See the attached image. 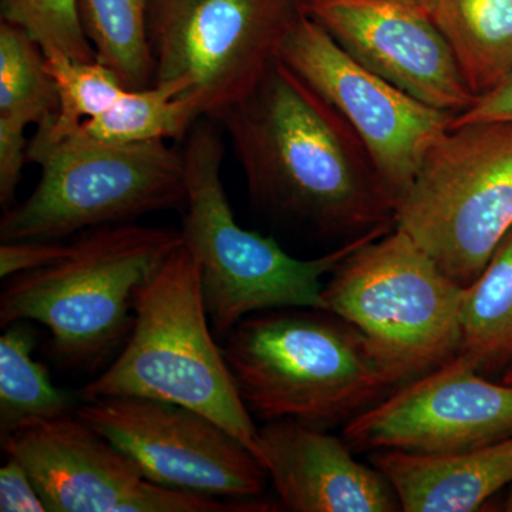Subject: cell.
<instances>
[{
	"label": "cell",
	"mask_w": 512,
	"mask_h": 512,
	"mask_svg": "<svg viewBox=\"0 0 512 512\" xmlns=\"http://www.w3.org/2000/svg\"><path fill=\"white\" fill-rule=\"evenodd\" d=\"M181 94V87L170 83L126 89L106 113L84 121L72 136L116 146L165 138L183 140L202 114L194 100Z\"/></svg>",
	"instance_id": "20"
},
{
	"label": "cell",
	"mask_w": 512,
	"mask_h": 512,
	"mask_svg": "<svg viewBox=\"0 0 512 512\" xmlns=\"http://www.w3.org/2000/svg\"><path fill=\"white\" fill-rule=\"evenodd\" d=\"M0 511L45 512V501L26 468L16 458L0 468Z\"/></svg>",
	"instance_id": "27"
},
{
	"label": "cell",
	"mask_w": 512,
	"mask_h": 512,
	"mask_svg": "<svg viewBox=\"0 0 512 512\" xmlns=\"http://www.w3.org/2000/svg\"><path fill=\"white\" fill-rule=\"evenodd\" d=\"M2 20L25 29L43 52L93 62L96 53L80 18L79 0H0Z\"/></svg>",
	"instance_id": "24"
},
{
	"label": "cell",
	"mask_w": 512,
	"mask_h": 512,
	"mask_svg": "<svg viewBox=\"0 0 512 512\" xmlns=\"http://www.w3.org/2000/svg\"><path fill=\"white\" fill-rule=\"evenodd\" d=\"M372 464L389 478L404 512L478 511L512 484V434L448 456L375 451Z\"/></svg>",
	"instance_id": "16"
},
{
	"label": "cell",
	"mask_w": 512,
	"mask_h": 512,
	"mask_svg": "<svg viewBox=\"0 0 512 512\" xmlns=\"http://www.w3.org/2000/svg\"><path fill=\"white\" fill-rule=\"evenodd\" d=\"M222 353L248 412L266 423L328 429L402 386L359 329L322 309L248 316L225 336Z\"/></svg>",
	"instance_id": "2"
},
{
	"label": "cell",
	"mask_w": 512,
	"mask_h": 512,
	"mask_svg": "<svg viewBox=\"0 0 512 512\" xmlns=\"http://www.w3.org/2000/svg\"><path fill=\"white\" fill-rule=\"evenodd\" d=\"M512 434V384L493 383L457 353L346 423L356 451L448 456Z\"/></svg>",
	"instance_id": "13"
},
{
	"label": "cell",
	"mask_w": 512,
	"mask_h": 512,
	"mask_svg": "<svg viewBox=\"0 0 512 512\" xmlns=\"http://www.w3.org/2000/svg\"><path fill=\"white\" fill-rule=\"evenodd\" d=\"M32 477L52 512L274 511L261 501L218 498L161 487L136 461L79 416L45 421L2 443Z\"/></svg>",
	"instance_id": "12"
},
{
	"label": "cell",
	"mask_w": 512,
	"mask_h": 512,
	"mask_svg": "<svg viewBox=\"0 0 512 512\" xmlns=\"http://www.w3.org/2000/svg\"><path fill=\"white\" fill-rule=\"evenodd\" d=\"M183 244L175 229L131 222L89 229L55 264L9 278L0 323H40L62 365L96 369L126 342L140 289Z\"/></svg>",
	"instance_id": "3"
},
{
	"label": "cell",
	"mask_w": 512,
	"mask_h": 512,
	"mask_svg": "<svg viewBox=\"0 0 512 512\" xmlns=\"http://www.w3.org/2000/svg\"><path fill=\"white\" fill-rule=\"evenodd\" d=\"M77 416L161 487L211 498L264 494L268 474L227 429L190 407L146 397L86 400Z\"/></svg>",
	"instance_id": "11"
},
{
	"label": "cell",
	"mask_w": 512,
	"mask_h": 512,
	"mask_svg": "<svg viewBox=\"0 0 512 512\" xmlns=\"http://www.w3.org/2000/svg\"><path fill=\"white\" fill-rule=\"evenodd\" d=\"M466 288L402 229L343 259L323 288L326 311L359 329L404 384L460 352Z\"/></svg>",
	"instance_id": "6"
},
{
	"label": "cell",
	"mask_w": 512,
	"mask_h": 512,
	"mask_svg": "<svg viewBox=\"0 0 512 512\" xmlns=\"http://www.w3.org/2000/svg\"><path fill=\"white\" fill-rule=\"evenodd\" d=\"M278 57L355 131L396 205L430 148L450 128L453 114L421 103L366 69L306 12L293 23Z\"/></svg>",
	"instance_id": "10"
},
{
	"label": "cell",
	"mask_w": 512,
	"mask_h": 512,
	"mask_svg": "<svg viewBox=\"0 0 512 512\" xmlns=\"http://www.w3.org/2000/svg\"><path fill=\"white\" fill-rule=\"evenodd\" d=\"M460 355L490 372L512 363V229L464 293Z\"/></svg>",
	"instance_id": "19"
},
{
	"label": "cell",
	"mask_w": 512,
	"mask_h": 512,
	"mask_svg": "<svg viewBox=\"0 0 512 512\" xmlns=\"http://www.w3.org/2000/svg\"><path fill=\"white\" fill-rule=\"evenodd\" d=\"M28 160L42 175L25 201L5 211L2 242L57 241L187 201L184 156L164 140L116 146L70 136L29 150Z\"/></svg>",
	"instance_id": "8"
},
{
	"label": "cell",
	"mask_w": 512,
	"mask_h": 512,
	"mask_svg": "<svg viewBox=\"0 0 512 512\" xmlns=\"http://www.w3.org/2000/svg\"><path fill=\"white\" fill-rule=\"evenodd\" d=\"M183 156L187 201L181 234L197 262L208 318L220 336L259 312L326 311L323 278L357 248L392 229H373L320 258H293L274 239L239 227L222 184L224 144L214 128L192 127Z\"/></svg>",
	"instance_id": "5"
},
{
	"label": "cell",
	"mask_w": 512,
	"mask_h": 512,
	"mask_svg": "<svg viewBox=\"0 0 512 512\" xmlns=\"http://www.w3.org/2000/svg\"><path fill=\"white\" fill-rule=\"evenodd\" d=\"M490 121L512 123V73L500 86L478 97L470 109L454 116L450 127L470 123H490Z\"/></svg>",
	"instance_id": "28"
},
{
	"label": "cell",
	"mask_w": 512,
	"mask_h": 512,
	"mask_svg": "<svg viewBox=\"0 0 512 512\" xmlns=\"http://www.w3.org/2000/svg\"><path fill=\"white\" fill-rule=\"evenodd\" d=\"M258 207L323 235L392 225L394 200L346 120L281 59L217 114Z\"/></svg>",
	"instance_id": "1"
},
{
	"label": "cell",
	"mask_w": 512,
	"mask_h": 512,
	"mask_svg": "<svg viewBox=\"0 0 512 512\" xmlns=\"http://www.w3.org/2000/svg\"><path fill=\"white\" fill-rule=\"evenodd\" d=\"M503 382L512 384V363L508 366L507 372H505Z\"/></svg>",
	"instance_id": "29"
},
{
	"label": "cell",
	"mask_w": 512,
	"mask_h": 512,
	"mask_svg": "<svg viewBox=\"0 0 512 512\" xmlns=\"http://www.w3.org/2000/svg\"><path fill=\"white\" fill-rule=\"evenodd\" d=\"M45 56L59 92V113L52 123L37 128L28 151L72 136L84 121L106 113L126 90L117 74L97 60L82 62L57 52H45Z\"/></svg>",
	"instance_id": "23"
},
{
	"label": "cell",
	"mask_w": 512,
	"mask_h": 512,
	"mask_svg": "<svg viewBox=\"0 0 512 512\" xmlns=\"http://www.w3.org/2000/svg\"><path fill=\"white\" fill-rule=\"evenodd\" d=\"M69 245L56 241H8L0 247V278L37 271L55 264L66 255Z\"/></svg>",
	"instance_id": "25"
},
{
	"label": "cell",
	"mask_w": 512,
	"mask_h": 512,
	"mask_svg": "<svg viewBox=\"0 0 512 512\" xmlns=\"http://www.w3.org/2000/svg\"><path fill=\"white\" fill-rule=\"evenodd\" d=\"M82 396L146 397L190 407L234 434L258 460L259 429L212 336L200 271L184 244L140 289L123 349Z\"/></svg>",
	"instance_id": "4"
},
{
	"label": "cell",
	"mask_w": 512,
	"mask_h": 512,
	"mask_svg": "<svg viewBox=\"0 0 512 512\" xmlns=\"http://www.w3.org/2000/svg\"><path fill=\"white\" fill-rule=\"evenodd\" d=\"M153 0H79L80 18L97 62L109 67L128 90H144L156 80L148 35Z\"/></svg>",
	"instance_id": "21"
},
{
	"label": "cell",
	"mask_w": 512,
	"mask_h": 512,
	"mask_svg": "<svg viewBox=\"0 0 512 512\" xmlns=\"http://www.w3.org/2000/svg\"><path fill=\"white\" fill-rule=\"evenodd\" d=\"M258 461L284 510L402 511L389 478L357 461L346 440L325 429L295 420L266 423L259 429Z\"/></svg>",
	"instance_id": "15"
},
{
	"label": "cell",
	"mask_w": 512,
	"mask_h": 512,
	"mask_svg": "<svg viewBox=\"0 0 512 512\" xmlns=\"http://www.w3.org/2000/svg\"><path fill=\"white\" fill-rule=\"evenodd\" d=\"M474 96L512 73V0H423Z\"/></svg>",
	"instance_id": "17"
},
{
	"label": "cell",
	"mask_w": 512,
	"mask_h": 512,
	"mask_svg": "<svg viewBox=\"0 0 512 512\" xmlns=\"http://www.w3.org/2000/svg\"><path fill=\"white\" fill-rule=\"evenodd\" d=\"M25 130L22 124L0 119V204L5 211L15 198L23 165L28 160Z\"/></svg>",
	"instance_id": "26"
},
{
	"label": "cell",
	"mask_w": 512,
	"mask_h": 512,
	"mask_svg": "<svg viewBox=\"0 0 512 512\" xmlns=\"http://www.w3.org/2000/svg\"><path fill=\"white\" fill-rule=\"evenodd\" d=\"M505 511L512 512V484L510 495H508L507 501H505Z\"/></svg>",
	"instance_id": "30"
},
{
	"label": "cell",
	"mask_w": 512,
	"mask_h": 512,
	"mask_svg": "<svg viewBox=\"0 0 512 512\" xmlns=\"http://www.w3.org/2000/svg\"><path fill=\"white\" fill-rule=\"evenodd\" d=\"M350 57L427 106L458 116L477 97L423 0H305Z\"/></svg>",
	"instance_id": "14"
},
{
	"label": "cell",
	"mask_w": 512,
	"mask_h": 512,
	"mask_svg": "<svg viewBox=\"0 0 512 512\" xmlns=\"http://www.w3.org/2000/svg\"><path fill=\"white\" fill-rule=\"evenodd\" d=\"M402 229L467 288L512 229V123L450 127L396 202Z\"/></svg>",
	"instance_id": "7"
},
{
	"label": "cell",
	"mask_w": 512,
	"mask_h": 512,
	"mask_svg": "<svg viewBox=\"0 0 512 512\" xmlns=\"http://www.w3.org/2000/svg\"><path fill=\"white\" fill-rule=\"evenodd\" d=\"M305 0H153L156 83L177 84L212 120L258 83Z\"/></svg>",
	"instance_id": "9"
},
{
	"label": "cell",
	"mask_w": 512,
	"mask_h": 512,
	"mask_svg": "<svg viewBox=\"0 0 512 512\" xmlns=\"http://www.w3.org/2000/svg\"><path fill=\"white\" fill-rule=\"evenodd\" d=\"M59 113V92L39 43L25 29L0 25V119L37 128Z\"/></svg>",
	"instance_id": "22"
},
{
	"label": "cell",
	"mask_w": 512,
	"mask_h": 512,
	"mask_svg": "<svg viewBox=\"0 0 512 512\" xmlns=\"http://www.w3.org/2000/svg\"><path fill=\"white\" fill-rule=\"evenodd\" d=\"M35 332L26 320L10 323L0 338V439L45 423L73 416L79 404L59 389L42 363L33 359Z\"/></svg>",
	"instance_id": "18"
}]
</instances>
